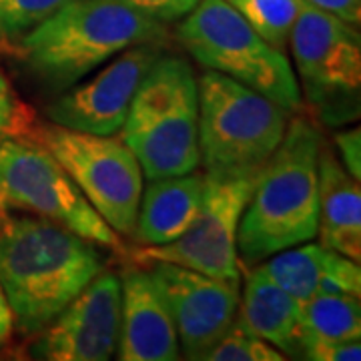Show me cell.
<instances>
[{"mask_svg":"<svg viewBox=\"0 0 361 361\" xmlns=\"http://www.w3.org/2000/svg\"><path fill=\"white\" fill-rule=\"evenodd\" d=\"M101 271L97 247L44 217H14L0 229V285L26 336L40 334Z\"/></svg>","mask_w":361,"mask_h":361,"instance_id":"1","label":"cell"},{"mask_svg":"<svg viewBox=\"0 0 361 361\" xmlns=\"http://www.w3.org/2000/svg\"><path fill=\"white\" fill-rule=\"evenodd\" d=\"M319 151V130L295 118L259 169L237 231V255L247 265L317 237Z\"/></svg>","mask_w":361,"mask_h":361,"instance_id":"2","label":"cell"},{"mask_svg":"<svg viewBox=\"0 0 361 361\" xmlns=\"http://www.w3.org/2000/svg\"><path fill=\"white\" fill-rule=\"evenodd\" d=\"M163 39V23L121 0H73L30 30L18 47L32 73L66 89L130 47Z\"/></svg>","mask_w":361,"mask_h":361,"instance_id":"3","label":"cell"},{"mask_svg":"<svg viewBox=\"0 0 361 361\" xmlns=\"http://www.w3.org/2000/svg\"><path fill=\"white\" fill-rule=\"evenodd\" d=\"M121 139L149 180L197 169L199 89L187 61L157 56L130 101Z\"/></svg>","mask_w":361,"mask_h":361,"instance_id":"4","label":"cell"},{"mask_svg":"<svg viewBox=\"0 0 361 361\" xmlns=\"http://www.w3.org/2000/svg\"><path fill=\"white\" fill-rule=\"evenodd\" d=\"M197 89L199 157L207 173H259L283 139L287 111L215 71H207Z\"/></svg>","mask_w":361,"mask_h":361,"instance_id":"5","label":"cell"},{"mask_svg":"<svg viewBox=\"0 0 361 361\" xmlns=\"http://www.w3.org/2000/svg\"><path fill=\"white\" fill-rule=\"evenodd\" d=\"M179 40L209 71L257 90L285 111L301 106V90L285 52L259 37L227 0H199L183 16Z\"/></svg>","mask_w":361,"mask_h":361,"instance_id":"6","label":"cell"},{"mask_svg":"<svg viewBox=\"0 0 361 361\" xmlns=\"http://www.w3.org/2000/svg\"><path fill=\"white\" fill-rule=\"evenodd\" d=\"M118 235H133L142 195V169L123 139L65 127H42L39 141Z\"/></svg>","mask_w":361,"mask_h":361,"instance_id":"7","label":"cell"},{"mask_svg":"<svg viewBox=\"0 0 361 361\" xmlns=\"http://www.w3.org/2000/svg\"><path fill=\"white\" fill-rule=\"evenodd\" d=\"M0 185L11 207L32 211L97 245L121 249L118 233L94 211L61 163L40 145L0 141Z\"/></svg>","mask_w":361,"mask_h":361,"instance_id":"8","label":"cell"},{"mask_svg":"<svg viewBox=\"0 0 361 361\" xmlns=\"http://www.w3.org/2000/svg\"><path fill=\"white\" fill-rule=\"evenodd\" d=\"M257 173H207L203 199L187 231L167 245L147 247L141 261H167L241 285L237 231Z\"/></svg>","mask_w":361,"mask_h":361,"instance_id":"9","label":"cell"},{"mask_svg":"<svg viewBox=\"0 0 361 361\" xmlns=\"http://www.w3.org/2000/svg\"><path fill=\"white\" fill-rule=\"evenodd\" d=\"M149 275L173 317L185 357L205 360L239 313V285L167 261H153Z\"/></svg>","mask_w":361,"mask_h":361,"instance_id":"10","label":"cell"},{"mask_svg":"<svg viewBox=\"0 0 361 361\" xmlns=\"http://www.w3.org/2000/svg\"><path fill=\"white\" fill-rule=\"evenodd\" d=\"M121 329V277L99 273L30 348L49 361H104L115 355Z\"/></svg>","mask_w":361,"mask_h":361,"instance_id":"11","label":"cell"},{"mask_svg":"<svg viewBox=\"0 0 361 361\" xmlns=\"http://www.w3.org/2000/svg\"><path fill=\"white\" fill-rule=\"evenodd\" d=\"M289 47L313 101L357 94L361 85L360 32L345 20L301 2Z\"/></svg>","mask_w":361,"mask_h":361,"instance_id":"12","label":"cell"},{"mask_svg":"<svg viewBox=\"0 0 361 361\" xmlns=\"http://www.w3.org/2000/svg\"><path fill=\"white\" fill-rule=\"evenodd\" d=\"M159 56V42L135 44L97 75L65 92L47 109L54 125L90 135L121 130L139 82Z\"/></svg>","mask_w":361,"mask_h":361,"instance_id":"13","label":"cell"},{"mask_svg":"<svg viewBox=\"0 0 361 361\" xmlns=\"http://www.w3.org/2000/svg\"><path fill=\"white\" fill-rule=\"evenodd\" d=\"M173 317L149 271L127 269L121 277V361H173L179 357Z\"/></svg>","mask_w":361,"mask_h":361,"instance_id":"14","label":"cell"},{"mask_svg":"<svg viewBox=\"0 0 361 361\" xmlns=\"http://www.w3.org/2000/svg\"><path fill=\"white\" fill-rule=\"evenodd\" d=\"M205 175L195 171L151 179L141 195L135 239L142 245H167L175 241L197 217L203 199Z\"/></svg>","mask_w":361,"mask_h":361,"instance_id":"15","label":"cell"},{"mask_svg":"<svg viewBox=\"0 0 361 361\" xmlns=\"http://www.w3.org/2000/svg\"><path fill=\"white\" fill-rule=\"evenodd\" d=\"M319 227L322 245L360 263L361 259V189L360 179L327 149L319 151Z\"/></svg>","mask_w":361,"mask_h":361,"instance_id":"16","label":"cell"},{"mask_svg":"<svg viewBox=\"0 0 361 361\" xmlns=\"http://www.w3.org/2000/svg\"><path fill=\"white\" fill-rule=\"evenodd\" d=\"M239 319L253 334L269 341L281 353L301 357V303L275 283L263 267H257L247 275L243 301H239Z\"/></svg>","mask_w":361,"mask_h":361,"instance_id":"17","label":"cell"},{"mask_svg":"<svg viewBox=\"0 0 361 361\" xmlns=\"http://www.w3.org/2000/svg\"><path fill=\"white\" fill-rule=\"evenodd\" d=\"M329 255L331 249L305 241L271 255L273 259H267L261 267L283 291L303 305L307 299L319 293Z\"/></svg>","mask_w":361,"mask_h":361,"instance_id":"18","label":"cell"},{"mask_svg":"<svg viewBox=\"0 0 361 361\" xmlns=\"http://www.w3.org/2000/svg\"><path fill=\"white\" fill-rule=\"evenodd\" d=\"M303 331L329 339L361 336L360 297L317 293L301 305Z\"/></svg>","mask_w":361,"mask_h":361,"instance_id":"19","label":"cell"},{"mask_svg":"<svg viewBox=\"0 0 361 361\" xmlns=\"http://www.w3.org/2000/svg\"><path fill=\"white\" fill-rule=\"evenodd\" d=\"M239 11L261 39L285 52L301 0H227Z\"/></svg>","mask_w":361,"mask_h":361,"instance_id":"20","label":"cell"},{"mask_svg":"<svg viewBox=\"0 0 361 361\" xmlns=\"http://www.w3.org/2000/svg\"><path fill=\"white\" fill-rule=\"evenodd\" d=\"M207 361H283L285 355L269 341L253 334L245 323L235 317L229 329L205 355Z\"/></svg>","mask_w":361,"mask_h":361,"instance_id":"21","label":"cell"},{"mask_svg":"<svg viewBox=\"0 0 361 361\" xmlns=\"http://www.w3.org/2000/svg\"><path fill=\"white\" fill-rule=\"evenodd\" d=\"M73 0H0V40L20 42Z\"/></svg>","mask_w":361,"mask_h":361,"instance_id":"22","label":"cell"},{"mask_svg":"<svg viewBox=\"0 0 361 361\" xmlns=\"http://www.w3.org/2000/svg\"><path fill=\"white\" fill-rule=\"evenodd\" d=\"M301 357L313 361H360L361 341L353 339H329V337L311 336L303 331Z\"/></svg>","mask_w":361,"mask_h":361,"instance_id":"23","label":"cell"},{"mask_svg":"<svg viewBox=\"0 0 361 361\" xmlns=\"http://www.w3.org/2000/svg\"><path fill=\"white\" fill-rule=\"evenodd\" d=\"M28 127V113L25 104L14 94L13 87L0 71V141L20 137Z\"/></svg>","mask_w":361,"mask_h":361,"instance_id":"24","label":"cell"},{"mask_svg":"<svg viewBox=\"0 0 361 361\" xmlns=\"http://www.w3.org/2000/svg\"><path fill=\"white\" fill-rule=\"evenodd\" d=\"M121 2L153 20L169 25L187 16L197 6L199 0H121Z\"/></svg>","mask_w":361,"mask_h":361,"instance_id":"25","label":"cell"},{"mask_svg":"<svg viewBox=\"0 0 361 361\" xmlns=\"http://www.w3.org/2000/svg\"><path fill=\"white\" fill-rule=\"evenodd\" d=\"M336 145L343 159V167L351 177L361 179V130L349 129L336 135Z\"/></svg>","mask_w":361,"mask_h":361,"instance_id":"26","label":"cell"},{"mask_svg":"<svg viewBox=\"0 0 361 361\" xmlns=\"http://www.w3.org/2000/svg\"><path fill=\"white\" fill-rule=\"evenodd\" d=\"M313 8L329 13L345 20L349 25H360L361 20V0H301Z\"/></svg>","mask_w":361,"mask_h":361,"instance_id":"27","label":"cell"},{"mask_svg":"<svg viewBox=\"0 0 361 361\" xmlns=\"http://www.w3.org/2000/svg\"><path fill=\"white\" fill-rule=\"evenodd\" d=\"M14 334V313L8 299H6V293L0 285V349L4 348L11 339H13Z\"/></svg>","mask_w":361,"mask_h":361,"instance_id":"28","label":"cell"},{"mask_svg":"<svg viewBox=\"0 0 361 361\" xmlns=\"http://www.w3.org/2000/svg\"><path fill=\"white\" fill-rule=\"evenodd\" d=\"M6 209H11V201H8V197H6L2 185H0V211H6Z\"/></svg>","mask_w":361,"mask_h":361,"instance_id":"29","label":"cell"}]
</instances>
